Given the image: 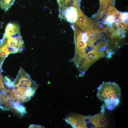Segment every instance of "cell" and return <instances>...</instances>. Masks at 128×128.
<instances>
[{
  "label": "cell",
  "mask_w": 128,
  "mask_h": 128,
  "mask_svg": "<svg viewBox=\"0 0 128 128\" xmlns=\"http://www.w3.org/2000/svg\"><path fill=\"white\" fill-rule=\"evenodd\" d=\"M30 87H37V84L31 78L30 76L20 68L14 81L12 89L23 91L24 93Z\"/></svg>",
  "instance_id": "3957f363"
},
{
  "label": "cell",
  "mask_w": 128,
  "mask_h": 128,
  "mask_svg": "<svg viewBox=\"0 0 128 128\" xmlns=\"http://www.w3.org/2000/svg\"><path fill=\"white\" fill-rule=\"evenodd\" d=\"M15 0H0V7L3 10L7 11L13 5Z\"/></svg>",
  "instance_id": "52a82bcc"
},
{
  "label": "cell",
  "mask_w": 128,
  "mask_h": 128,
  "mask_svg": "<svg viewBox=\"0 0 128 128\" xmlns=\"http://www.w3.org/2000/svg\"><path fill=\"white\" fill-rule=\"evenodd\" d=\"M2 80V78L1 77L0 74V81Z\"/></svg>",
  "instance_id": "5bb4252c"
},
{
  "label": "cell",
  "mask_w": 128,
  "mask_h": 128,
  "mask_svg": "<svg viewBox=\"0 0 128 128\" xmlns=\"http://www.w3.org/2000/svg\"><path fill=\"white\" fill-rule=\"evenodd\" d=\"M105 106L104 104L102 106V109L99 113L92 116H84L87 119L88 124L90 123L92 127H105L108 125V122L106 118L104 115Z\"/></svg>",
  "instance_id": "5b68a950"
},
{
  "label": "cell",
  "mask_w": 128,
  "mask_h": 128,
  "mask_svg": "<svg viewBox=\"0 0 128 128\" xmlns=\"http://www.w3.org/2000/svg\"><path fill=\"white\" fill-rule=\"evenodd\" d=\"M114 20V16L110 15L108 16L106 19V23L109 24H111Z\"/></svg>",
  "instance_id": "30bf717a"
},
{
  "label": "cell",
  "mask_w": 128,
  "mask_h": 128,
  "mask_svg": "<svg viewBox=\"0 0 128 128\" xmlns=\"http://www.w3.org/2000/svg\"><path fill=\"white\" fill-rule=\"evenodd\" d=\"M29 128H45V127L40 125H36L34 124H31L30 125L29 127Z\"/></svg>",
  "instance_id": "7c38bea8"
},
{
  "label": "cell",
  "mask_w": 128,
  "mask_h": 128,
  "mask_svg": "<svg viewBox=\"0 0 128 128\" xmlns=\"http://www.w3.org/2000/svg\"><path fill=\"white\" fill-rule=\"evenodd\" d=\"M64 120L73 128H88V123L84 116L78 114H72L66 118Z\"/></svg>",
  "instance_id": "8992f818"
},
{
  "label": "cell",
  "mask_w": 128,
  "mask_h": 128,
  "mask_svg": "<svg viewBox=\"0 0 128 128\" xmlns=\"http://www.w3.org/2000/svg\"><path fill=\"white\" fill-rule=\"evenodd\" d=\"M128 14L127 13H124L121 16V19L123 21H127L128 19Z\"/></svg>",
  "instance_id": "8fae6325"
},
{
  "label": "cell",
  "mask_w": 128,
  "mask_h": 128,
  "mask_svg": "<svg viewBox=\"0 0 128 128\" xmlns=\"http://www.w3.org/2000/svg\"><path fill=\"white\" fill-rule=\"evenodd\" d=\"M76 0H57L59 9L68 7L74 4Z\"/></svg>",
  "instance_id": "ba28073f"
},
{
  "label": "cell",
  "mask_w": 128,
  "mask_h": 128,
  "mask_svg": "<svg viewBox=\"0 0 128 128\" xmlns=\"http://www.w3.org/2000/svg\"><path fill=\"white\" fill-rule=\"evenodd\" d=\"M4 87L2 80L0 81V89L3 87Z\"/></svg>",
  "instance_id": "4fadbf2b"
},
{
  "label": "cell",
  "mask_w": 128,
  "mask_h": 128,
  "mask_svg": "<svg viewBox=\"0 0 128 128\" xmlns=\"http://www.w3.org/2000/svg\"><path fill=\"white\" fill-rule=\"evenodd\" d=\"M13 107L22 116H23L27 112L26 107L21 104L19 101H17L15 102Z\"/></svg>",
  "instance_id": "9c48e42d"
},
{
  "label": "cell",
  "mask_w": 128,
  "mask_h": 128,
  "mask_svg": "<svg viewBox=\"0 0 128 128\" xmlns=\"http://www.w3.org/2000/svg\"><path fill=\"white\" fill-rule=\"evenodd\" d=\"M79 0H77L72 5L59 10V16L72 23L76 22L78 17V8Z\"/></svg>",
  "instance_id": "277c9868"
},
{
  "label": "cell",
  "mask_w": 128,
  "mask_h": 128,
  "mask_svg": "<svg viewBox=\"0 0 128 128\" xmlns=\"http://www.w3.org/2000/svg\"><path fill=\"white\" fill-rule=\"evenodd\" d=\"M0 45L6 49L9 54L23 51L24 48V42L18 24L11 22L7 25Z\"/></svg>",
  "instance_id": "6da1fadb"
},
{
  "label": "cell",
  "mask_w": 128,
  "mask_h": 128,
  "mask_svg": "<svg viewBox=\"0 0 128 128\" xmlns=\"http://www.w3.org/2000/svg\"><path fill=\"white\" fill-rule=\"evenodd\" d=\"M121 96V88L114 82H103L97 88V97L104 102L120 99Z\"/></svg>",
  "instance_id": "7a4b0ae2"
}]
</instances>
